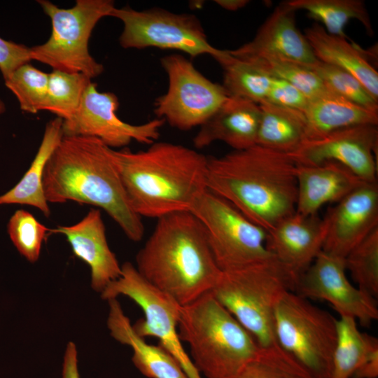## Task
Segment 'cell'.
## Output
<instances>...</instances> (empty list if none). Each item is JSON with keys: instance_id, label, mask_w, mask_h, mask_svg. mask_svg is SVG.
Instances as JSON below:
<instances>
[{"instance_id": "obj_15", "label": "cell", "mask_w": 378, "mask_h": 378, "mask_svg": "<svg viewBox=\"0 0 378 378\" xmlns=\"http://www.w3.org/2000/svg\"><path fill=\"white\" fill-rule=\"evenodd\" d=\"M377 125L349 127L304 140L290 154L297 164L337 162L367 183L377 181Z\"/></svg>"}, {"instance_id": "obj_41", "label": "cell", "mask_w": 378, "mask_h": 378, "mask_svg": "<svg viewBox=\"0 0 378 378\" xmlns=\"http://www.w3.org/2000/svg\"><path fill=\"white\" fill-rule=\"evenodd\" d=\"M215 2L225 10L235 11L245 7L250 1L247 0H216Z\"/></svg>"}, {"instance_id": "obj_25", "label": "cell", "mask_w": 378, "mask_h": 378, "mask_svg": "<svg viewBox=\"0 0 378 378\" xmlns=\"http://www.w3.org/2000/svg\"><path fill=\"white\" fill-rule=\"evenodd\" d=\"M62 122V119L55 118L47 123L30 167L13 188L0 195V205H27L38 209L44 216H50V209L45 196L43 179L46 164L64 136Z\"/></svg>"}, {"instance_id": "obj_28", "label": "cell", "mask_w": 378, "mask_h": 378, "mask_svg": "<svg viewBox=\"0 0 378 378\" xmlns=\"http://www.w3.org/2000/svg\"><path fill=\"white\" fill-rule=\"evenodd\" d=\"M337 330L330 378H351L368 354L378 346V340L360 332L356 320L348 316L337 319Z\"/></svg>"}, {"instance_id": "obj_13", "label": "cell", "mask_w": 378, "mask_h": 378, "mask_svg": "<svg viewBox=\"0 0 378 378\" xmlns=\"http://www.w3.org/2000/svg\"><path fill=\"white\" fill-rule=\"evenodd\" d=\"M92 81L88 87L76 113L63 120L64 136H83L99 139L107 146L123 148L136 141L151 144L158 139L165 121L155 118L141 125L120 119L118 97L111 92H99Z\"/></svg>"}, {"instance_id": "obj_4", "label": "cell", "mask_w": 378, "mask_h": 378, "mask_svg": "<svg viewBox=\"0 0 378 378\" xmlns=\"http://www.w3.org/2000/svg\"><path fill=\"white\" fill-rule=\"evenodd\" d=\"M136 262L145 279L181 306L211 292L222 273L202 224L190 211L158 218Z\"/></svg>"}, {"instance_id": "obj_38", "label": "cell", "mask_w": 378, "mask_h": 378, "mask_svg": "<svg viewBox=\"0 0 378 378\" xmlns=\"http://www.w3.org/2000/svg\"><path fill=\"white\" fill-rule=\"evenodd\" d=\"M30 61V47L0 37V71L4 80L18 67Z\"/></svg>"}, {"instance_id": "obj_2", "label": "cell", "mask_w": 378, "mask_h": 378, "mask_svg": "<svg viewBox=\"0 0 378 378\" xmlns=\"http://www.w3.org/2000/svg\"><path fill=\"white\" fill-rule=\"evenodd\" d=\"M296 166L290 154L256 144L208 158L207 188L269 231L295 212Z\"/></svg>"}, {"instance_id": "obj_23", "label": "cell", "mask_w": 378, "mask_h": 378, "mask_svg": "<svg viewBox=\"0 0 378 378\" xmlns=\"http://www.w3.org/2000/svg\"><path fill=\"white\" fill-rule=\"evenodd\" d=\"M304 36L318 60L352 74L378 101V73L363 50L346 38L328 33L318 23L307 28Z\"/></svg>"}, {"instance_id": "obj_37", "label": "cell", "mask_w": 378, "mask_h": 378, "mask_svg": "<svg viewBox=\"0 0 378 378\" xmlns=\"http://www.w3.org/2000/svg\"><path fill=\"white\" fill-rule=\"evenodd\" d=\"M309 98L291 83L272 77L269 92L265 102L304 112Z\"/></svg>"}, {"instance_id": "obj_5", "label": "cell", "mask_w": 378, "mask_h": 378, "mask_svg": "<svg viewBox=\"0 0 378 378\" xmlns=\"http://www.w3.org/2000/svg\"><path fill=\"white\" fill-rule=\"evenodd\" d=\"M178 332L196 369L207 378H239L261 348L211 291L182 306Z\"/></svg>"}, {"instance_id": "obj_12", "label": "cell", "mask_w": 378, "mask_h": 378, "mask_svg": "<svg viewBox=\"0 0 378 378\" xmlns=\"http://www.w3.org/2000/svg\"><path fill=\"white\" fill-rule=\"evenodd\" d=\"M160 63L169 85L156 99L154 113L172 127L187 131L200 127L229 97L222 85L206 78L183 55L164 56Z\"/></svg>"}, {"instance_id": "obj_26", "label": "cell", "mask_w": 378, "mask_h": 378, "mask_svg": "<svg viewBox=\"0 0 378 378\" xmlns=\"http://www.w3.org/2000/svg\"><path fill=\"white\" fill-rule=\"evenodd\" d=\"M256 144L291 154L305 139L306 119L302 111L263 102Z\"/></svg>"}, {"instance_id": "obj_19", "label": "cell", "mask_w": 378, "mask_h": 378, "mask_svg": "<svg viewBox=\"0 0 378 378\" xmlns=\"http://www.w3.org/2000/svg\"><path fill=\"white\" fill-rule=\"evenodd\" d=\"M51 231L64 235L74 255L88 265L94 290L102 293L120 276L121 266L108 244L100 210L92 209L79 222Z\"/></svg>"}, {"instance_id": "obj_7", "label": "cell", "mask_w": 378, "mask_h": 378, "mask_svg": "<svg viewBox=\"0 0 378 378\" xmlns=\"http://www.w3.org/2000/svg\"><path fill=\"white\" fill-rule=\"evenodd\" d=\"M51 21V34L43 44L30 47L31 60L52 70L81 73L91 79L104 70L90 55L88 43L92 31L115 8L112 0H77L69 8H59L48 0H38Z\"/></svg>"}, {"instance_id": "obj_17", "label": "cell", "mask_w": 378, "mask_h": 378, "mask_svg": "<svg viewBox=\"0 0 378 378\" xmlns=\"http://www.w3.org/2000/svg\"><path fill=\"white\" fill-rule=\"evenodd\" d=\"M326 235L323 218L295 212L267 231L266 246L298 280L322 251Z\"/></svg>"}, {"instance_id": "obj_30", "label": "cell", "mask_w": 378, "mask_h": 378, "mask_svg": "<svg viewBox=\"0 0 378 378\" xmlns=\"http://www.w3.org/2000/svg\"><path fill=\"white\" fill-rule=\"evenodd\" d=\"M92 79L81 73L52 70L48 74V93L42 111L66 120L78 109Z\"/></svg>"}, {"instance_id": "obj_9", "label": "cell", "mask_w": 378, "mask_h": 378, "mask_svg": "<svg viewBox=\"0 0 378 378\" xmlns=\"http://www.w3.org/2000/svg\"><path fill=\"white\" fill-rule=\"evenodd\" d=\"M190 212L202 224L213 256L222 272L273 256L266 246L267 231L209 190Z\"/></svg>"}, {"instance_id": "obj_8", "label": "cell", "mask_w": 378, "mask_h": 378, "mask_svg": "<svg viewBox=\"0 0 378 378\" xmlns=\"http://www.w3.org/2000/svg\"><path fill=\"white\" fill-rule=\"evenodd\" d=\"M276 342L314 378H330L337 319L294 291L284 293L274 314Z\"/></svg>"}, {"instance_id": "obj_20", "label": "cell", "mask_w": 378, "mask_h": 378, "mask_svg": "<svg viewBox=\"0 0 378 378\" xmlns=\"http://www.w3.org/2000/svg\"><path fill=\"white\" fill-rule=\"evenodd\" d=\"M261 110L250 100L229 97L219 108L200 127L193 138L196 148L223 141L234 150L256 145Z\"/></svg>"}, {"instance_id": "obj_33", "label": "cell", "mask_w": 378, "mask_h": 378, "mask_svg": "<svg viewBox=\"0 0 378 378\" xmlns=\"http://www.w3.org/2000/svg\"><path fill=\"white\" fill-rule=\"evenodd\" d=\"M346 270L361 290L378 295V228L355 246L344 258Z\"/></svg>"}, {"instance_id": "obj_42", "label": "cell", "mask_w": 378, "mask_h": 378, "mask_svg": "<svg viewBox=\"0 0 378 378\" xmlns=\"http://www.w3.org/2000/svg\"><path fill=\"white\" fill-rule=\"evenodd\" d=\"M5 111H6L5 104L0 98V115L4 113Z\"/></svg>"}, {"instance_id": "obj_27", "label": "cell", "mask_w": 378, "mask_h": 378, "mask_svg": "<svg viewBox=\"0 0 378 378\" xmlns=\"http://www.w3.org/2000/svg\"><path fill=\"white\" fill-rule=\"evenodd\" d=\"M294 10H303L309 17L323 24L332 35L346 38L344 27L351 20H358L369 35L373 29L369 13L362 0H290Z\"/></svg>"}, {"instance_id": "obj_32", "label": "cell", "mask_w": 378, "mask_h": 378, "mask_svg": "<svg viewBox=\"0 0 378 378\" xmlns=\"http://www.w3.org/2000/svg\"><path fill=\"white\" fill-rule=\"evenodd\" d=\"M239 378H314L291 354L277 342L260 348Z\"/></svg>"}, {"instance_id": "obj_1", "label": "cell", "mask_w": 378, "mask_h": 378, "mask_svg": "<svg viewBox=\"0 0 378 378\" xmlns=\"http://www.w3.org/2000/svg\"><path fill=\"white\" fill-rule=\"evenodd\" d=\"M43 186L48 203L73 201L99 207L128 239L143 238L144 225L130 204L113 149L99 139L63 136L46 164Z\"/></svg>"}, {"instance_id": "obj_22", "label": "cell", "mask_w": 378, "mask_h": 378, "mask_svg": "<svg viewBox=\"0 0 378 378\" xmlns=\"http://www.w3.org/2000/svg\"><path fill=\"white\" fill-rule=\"evenodd\" d=\"M108 302L107 326L110 334L118 342L132 348V360L141 374L148 378H189L168 351L160 345L148 344L135 332L116 298Z\"/></svg>"}, {"instance_id": "obj_39", "label": "cell", "mask_w": 378, "mask_h": 378, "mask_svg": "<svg viewBox=\"0 0 378 378\" xmlns=\"http://www.w3.org/2000/svg\"><path fill=\"white\" fill-rule=\"evenodd\" d=\"M378 377V346L374 347L355 371L351 378H377Z\"/></svg>"}, {"instance_id": "obj_35", "label": "cell", "mask_w": 378, "mask_h": 378, "mask_svg": "<svg viewBox=\"0 0 378 378\" xmlns=\"http://www.w3.org/2000/svg\"><path fill=\"white\" fill-rule=\"evenodd\" d=\"M311 69L328 90L368 110L378 111V101L350 73L319 60Z\"/></svg>"}, {"instance_id": "obj_40", "label": "cell", "mask_w": 378, "mask_h": 378, "mask_svg": "<svg viewBox=\"0 0 378 378\" xmlns=\"http://www.w3.org/2000/svg\"><path fill=\"white\" fill-rule=\"evenodd\" d=\"M62 378H80L76 344L69 342L66 347L62 366Z\"/></svg>"}, {"instance_id": "obj_10", "label": "cell", "mask_w": 378, "mask_h": 378, "mask_svg": "<svg viewBox=\"0 0 378 378\" xmlns=\"http://www.w3.org/2000/svg\"><path fill=\"white\" fill-rule=\"evenodd\" d=\"M110 16L123 24L119 37L123 48L176 50L192 57L209 55L217 62L227 53L209 43L200 21L192 14L158 8L136 10L125 6L115 7Z\"/></svg>"}, {"instance_id": "obj_34", "label": "cell", "mask_w": 378, "mask_h": 378, "mask_svg": "<svg viewBox=\"0 0 378 378\" xmlns=\"http://www.w3.org/2000/svg\"><path fill=\"white\" fill-rule=\"evenodd\" d=\"M4 82L17 98L22 111L35 114L43 110L48 93V74L26 63Z\"/></svg>"}, {"instance_id": "obj_16", "label": "cell", "mask_w": 378, "mask_h": 378, "mask_svg": "<svg viewBox=\"0 0 378 378\" xmlns=\"http://www.w3.org/2000/svg\"><path fill=\"white\" fill-rule=\"evenodd\" d=\"M323 219L326 235L322 251L344 258L378 228L377 182L364 183L337 202Z\"/></svg>"}, {"instance_id": "obj_36", "label": "cell", "mask_w": 378, "mask_h": 378, "mask_svg": "<svg viewBox=\"0 0 378 378\" xmlns=\"http://www.w3.org/2000/svg\"><path fill=\"white\" fill-rule=\"evenodd\" d=\"M7 230L18 252L29 262H36L49 229L30 212L18 209L10 218Z\"/></svg>"}, {"instance_id": "obj_14", "label": "cell", "mask_w": 378, "mask_h": 378, "mask_svg": "<svg viewBox=\"0 0 378 378\" xmlns=\"http://www.w3.org/2000/svg\"><path fill=\"white\" fill-rule=\"evenodd\" d=\"M294 292L328 302L340 316L353 317L362 326L368 327L378 318L374 298L351 284L344 258L323 251L298 277Z\"/></svg>"}, {"instance_id": "obj_6", "label": "cell", "mask_w": 378, "mask_h": 378, "mask_svg": "<svg viewBox=\"0 0 378 378\" xmlns=\"http://www.w3.org/2000/svg\"><path fill=\"white\" fill-rule=\"evenodd\" d=\"M297 279L272 256L223 271L211 290L261 348L276 342L274 314L281 295L295 291Z\"/></svg>"}, {"instance_id": "obj_31", "label": "cell", "mask_w": 378, "mask_h": 378, "mask_svg": "<svg viewBox=\"0 0 378 378\" xmlns=\"http://www.w3.org/2000/svg\"><path fill=\"white\" fill-rule=\"evenodd\" d=\"M239 59L252 63L271 77L291 83L301 90L309 99L321 96L329 91L321 79L310 67L297 62L275 57L262 56Z\"/></svg>"}, {"instance_id": "obj_24", "label": "cell", "mask_w": 378, "mask_h": 378, "mask_svg": "<svg viewBox=\"0 0 378 378\" xmlns=\"http://www.w3.org/2000/svg\"><path fill=\"white\" fill-rule=\"evenodd\" d=\"M303 113L306 119L304 140L349 127L378 124V111L358 106L330 90L309 99Z\"/></svg>"}, {"instance_id": "obj_29", "label": "cell", "mask_w": 378, "mask_h": 378, "mask_svg": "<svg viewBox=\"0 0 378 378\" xmlns=\"http://www.w3.org/2000/svg\"><path fill=\"white\" fill-rule=\"evenodd\" d=\"M223 69V86L229 97L260 104L266 100L272 77L252 63L227 54L218 62Z\"/></svg>"}, {"instance_id": "obj_21", "label": "cell", "mask_w": 378, "mask_h": 378, "mask_svg": "<svg viewBox=\"0 0 378 378\" xmlns=\"http://www.w3.org/2000/svg\"><path fill=\"white\" fill-rule=\"evenodd\" d=\"M296 178L295 212L304 216L317 214L324 204L338 202L365 183L346 167L332 161L297 164Z\"/></svg>"}, {"instance_id": "obj_3", "label": "cell", "mask_w": 378, "mask_h": 378, "mask_svg": "<svg viewBox=\"0 0 378 378\" xmlns=\"http://www.w3.org/2000/svg\"><path fill=\"white\" fill-rule=\"evenodd\" d=\"M113 156L130 204L141 218L190 212L208 190V157L188 147L154 142L138 152L113 149Z\"/></svg>"}, {"instance_id": "obj_18", "label": "cell", "mask_w": 378, "mask_h": 378, "mask_svg": "<svg viewBox=\"0 0 378 378\" xmlns=\"http://www.w3.org/2000/svg\"><path fill=\"white\" fill-rule=\"evenodd\" d=\"M295 11L286 1L281 3L260 26L251 41L229 50L230 53L237 58L279 57L311 68L318 60L304 34L296 25Z\"/></svg>"}, {"instance_id": "obj_11", "label": "cell", "mask_w": 378, "mask_h": 378, "mask_svg": "<svg viewBox=\"0 0 378 378\" xmlns=\"http://www.w3.org/2000/svg\"><path fill=\"white\" fill-rule=\"evenodd\" d=\"M119 295L132 300L144 312V318L132 325L135 332L142 338L158 339L159 345L178 361L189 378H202L178 336V324L182 306L150 284L130 262L121 266L120 276L101 293L102 298L106 300Z\"/></svg>"}]
</instances>
